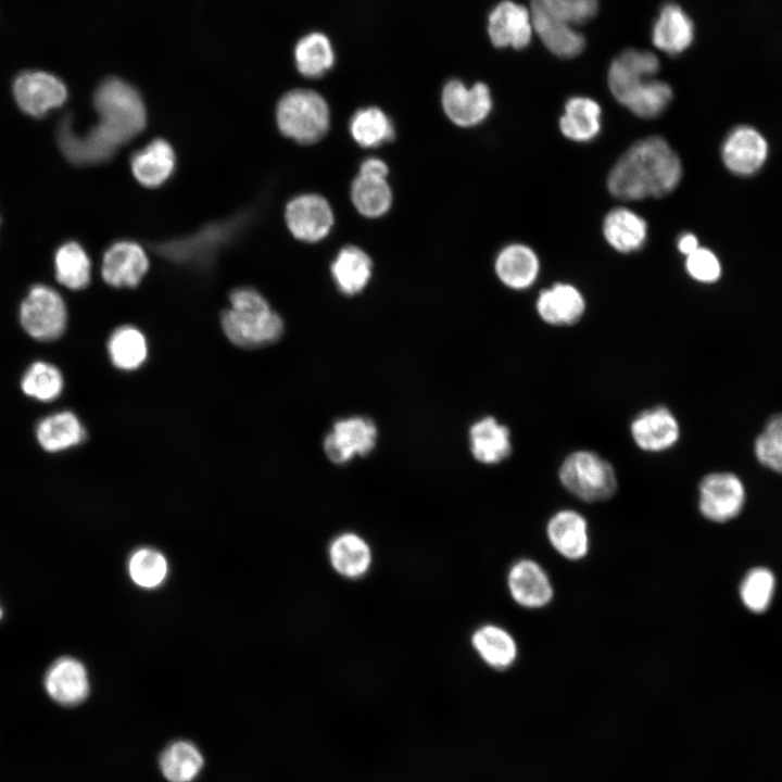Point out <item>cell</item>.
Returning <instances> with one entry per match:
<instances>
[{
    "label": "cell",
    "mask_w": 782,
    "mask_h": 782,
    "mask_svg": "<svg viewBox=\"0 0 782 782\" xmlns=\"http://www.w3.org/2000/svg\"><path fill=\"white\" fill-rule=\"evenodd\" d=\"M682 163L659 136L634 142L617 160L607 178L608 191L623 201L659 198L673 191L682 178Z\"/></svg>",
    "instance_id": "cell-1"
},
{
    "label": "cell",
    "mask_w": 782,
    "mask_h": 782,
    "mask_svg": "<svg viewBox=\"0 0 782 782\" xmlns=\"http://www.w3.org/2000/svg\"><path fill=\"white\" fill-rule=\"evenodd\" d=\"M97 124L118 147L146 125V109L135 88L118 78L104 80L96 90Z\"/></svg>",
    "instance_id": "cell-4"
},
{
    "label": "cell",
    "mask_w": 782,
    "mask_h": 782,
    "mask_svg": "<svg viewBox=\"0 0 782 782\" xmlns=\"http://www.w3.org/2000/svg\"><path fill=\"white\" fill-rule=\"evenodd\" d=\"M658 70L659 61L653 52L625 50L609 66V90L634 115L645 119L658 117L673 96L667 83L654 78Z\"/></svg>",
    "instance_id": "cell-2"
},
{
    "label": "cell",
    "mask_w": 782,
    "mask_h": 782,
    "mask_svg": "<svg viewBox=\"0 0 782 782\" xmlns=\"http://www.w3.org/2000/svg\"><path fill=\"white\" fill-rule=\"evenodd\" d=\"M677 247L680 253L688 256L699 248V242L694 234L686 232L679 237Z\"/></svg>",
    "instance_id": "cell-47"
},
{
    "label": "cell",
    "mask_w": 782,
    "mask_h": 782,
    "mask_svg": "<svg viewBox=\"0 0 782 782\" xmlns=\"http://www.w3.org/2000/svg\"><path fill=\"white\" fill-rule=\"evenodd\" d=\"M471 645L478 656L491 668L505 670L517 658V644L513 635L497 625H483L471 635Z\"/></svg>",
    "instance_id": "cell-31"
},
{
    "label": "cell",
    "mask_w": 782,
    "mask_h": 782,
    "mask_svg": "<svg viewBox=\"0 0 782 782\" xmlns=\"http://www.w3.org/2000/svg\"><path fill=\"white\" fill-rule=\"evenodd\" d=\"M48 695L61 705H76L89 692V681L84 665L72 657H61L52 663L45 674Z\"/></svg>",
    "instance_id": "cell-21"
},
{
    "label": "cell",
    "mask_w": 782,
    "mask_h": 782,
    "mask_svg": "<svg viewBox=\"0 0 782 782\" xmlns=\"http://www.w3.org/2000/svg\"><path fill=\"white\" fill-rule=\"evenodd\" d=\"M721 156L726 167L733 174L752 175L765 164L768 156V143L755 128L739 126L724 139Z\"/></svg>",
    "instance_id": "cell-15"
},
{
    "label": "cell",
    "mask_w": 782,
    "mask_h": 782,
    "mask_svg": "<svg viewBox=\"0 0 782 782\" xmlns=\"http://www.w3.org/2000/svg\"><path fill=\"white\" fill-rule=\"evenodd\" d=\"M753 452L765 468L782 475V413L771 415L755 438Z\"/></svg>",
    "instance_id": "cell-42"
},
{
    "label": "cell",
    "mask_w": 782,
    "mask_h": 782,
    "mask_svg": "<svg viewBox=\"0 0 782 782\" xmlns=\"http://www.w3.org/2000/svg\"><path fill=\"white\" fill-rule=\"evenodd\" d=\"M597 9V0H531L530 5V11L573 27L590 21Z\"/></svg>",
    "instance_id": "cell-41"
},
{
    "label": "cell",
    "mask_w": 782,
    "mask_h": 782,
    "mask_svg": "<svg viewBox=\"0 0 782 782\" xmlns=\"http://www.w3.org/2000/svg\"><path fill=\"white\" fill-rule=\"evenodd\" d=\"M54 267L56 280L68 289H84L90 281V260L76 242H66L58 249Z\"/></svg>",
    "instance_id": "cell-38"
},
{
    "label": "cell",
    "mask_w": 782,
    "mask_h": 782,
    "mask_svg": "<svg viewBox=\"0 0 782 782\" xmlns=\"http://www.w3.org/2000/svg\"><path fill=\"white\" fill-rule=\"evenodd\" d=\"M488 33L497 48H525L533 33L530 10L513 1H502L489 15Z\"/></svg>",
    "instance_id": "cell-17"
},
{
    "label": "cell",
    "mask_w": 782,
    "mask_h": 782,
    "mask_svg": "<svg viewBox=\"0 0 782 782\" xmlns=\"http://www.w3.org/2000/svg\"><path fill=\"white\" fill-rule=\"evenodd\" d=\"M276 117L286 137L304 144L320 140L330 126L328 103L319 93L308 89L287 92L278 102Z\"/></svg>",
    "instance_id": "cell-5"
},
{
    "label": "cell",
    "mask_w": 782,
    "mask_h": 782,
    "mask_svg": "<svg viewBox=\"0 0 782 782\" xmlns=\"http://www.w3.org/2000/svg\"><path fill=\"white\" fill-rule=\"evenodd\" d=\"M203 758L191 743L179 741L169 745L161 755L160 767L171 782H190L200 772Z\"/></svg>",
    "instance_id": "cell-39"
},
{
    "label": "cell",
    "mask_w": 782,
    "mask_h": 782,
    "mask_svg": "<svg viewBox=\"0 0 782 782\" xmlns=\"http://www.w3.org/2000/svg\"><path fill=\"white\" fill-rule=\"evenodd\" d=\"M507 588L512 598L526 608H541L553 598L551 580L537 562L522 558L512 565L507 573Z\"/></svg>",
    "instance_id": "cell-16"
},
{
    "label": "cell",
    "mask_w": 782,
    "mask_h": 782,
    "mask_svg": "<svg viewBox=\"0 0 782 782\" xmlns=\"http://www.w3.org/2000/svg\"><path fill=\"white\" fill-rule=\"evenodd\" d=\"M2 618V608L0 606V619Z\"/></svg>",
    "instance_id": "cell-48"
},
{
    "label": "cell",
    "mask_w": 782,
    "mask_h": 782,
    "mask_svg": "<svg viewBox=\"0 0 782 782\" xmlns=\"http://www.w3.org/2000/svg\"><path fill=\"white\" fill-rule=\"evenodd\" d=\"M38 444L49 453H56L79 445L86 439V430L79 418L70 411L50 414L40 419L35 430Z\"/></svg>",
    "instance_id": "cell-27"
},
{
    "label": "cell",
    "mask_w": 782,
    "mask_h": 782,
    "mask_svg": "<svg viewBox=\"0 0 782 782\" xmlns=\"http://www.w3.org/2000/svg\"><path fill=\"white\" fill-rule=\"evenodd\" d=\"M685 269L692 279L706 285L718 281L722 273L718 256L704 247L685 256Z\"/></svg>",
    "instance_id": "cell-45"
},
{
    "label": "cell",
    "mask_w": 782,
    "mask_h": 782,
    "mask_svg": "<svg viewBox=\"0 0 782 782\" xmlns=\"http://www.w3.org/2000/svg\"><path fill=\"white\" fill-rule=\"evenodd\" d=\"M332 279L345 295H354L365 289L373 274L368 254L355 245L342 248L330 265Z\"/></svg>",
    "instance_id": "cell-29"
},
{
    "label": "cell",
    "mask_w": 782,
    "mask_h": 782,
    "mask_svg": "<svg viewBox=\"0 0 782 782\" xmlns=\"http://www.w3.org/2000/svg\"><path fill=\"white\" fill-rule=\"evenodd\" d=\"M332 569L345 579L364 577L373 563V553L364 538L354 532H343L330 542L328 548Z\"/></svg>",
    "instance_id": "cell-24"
},
{
    "label": "cell",
    "mask_w": 782,
    "mask_h": 782,
    "mask_svg": "<svg viewBox=\"0 0 782 782\" xmlns=\"http://www.w3.org/2000/svg\"><path fill=\"white\" fill-rule=\"evenodd\" d=\"M148 267V257L140 245L119 241L106 250L101 274L104 281L112 287L133 288L140 282Z\"/></svg>",
    "instance_id": "cell-19"
},
{
    "label": "cell",
    "mask_w": 782,
    "mask_h": 782,
    "mask_svg": "<svg viewBox=\"0 0 782 782\" xmlns=\"http://www.w3.org/2000/svg\"><path fill=\"white\" fill-rule=\"evenodd\" d=\"M13 96L24 113L42 117L65 102L67 90L63 81L51 73L25 71L13 81Z\"/></svg>",
    "instance_id": "cell-10"
},
{
    "label": "cell",
    "mask_w": 782,
    "mask_h": 782,
    "mask_svg": "<svg viewBox=\"0 0 782 782\" xmlns=\"http://www.w3.org/2000/svg\"><path fill=\"white\" fill-rule=\"evenodd\" d=\"M128 569L136 584L150 589L163 582L167 573V563L160 552L144 547L131 555Z\"/></svg>",
    "instance_id": "cell-44"
},
{
    "label": "cell",
    "mask_w": 782,
    "mask_h": 782,
    "mask_svg": "<svg viewBox=\"0 0 782 782\" xmlns=\"http://www.w3.org/2000/svg\"><path fill=\"white\" fill-rule=\"evenodd\" d=\"M441 102L450 121L461 127L480 124L492 110L491 92L483 83L468 88L461 80L452 79L443 87Z\"/></svg>",
    "instance_id": "cell-11"
},
{
    "label": "cell",
    "mask_w": 782,
    "mask_h": 782,
    "mask_svg": "<svg viewBox=\"0 0 782 782\" xmlns=\"http://www.w3.org/2000/svg\"><path fill=\"white\" fill-rule=\"evenodd\" d=\"M18 318L29 337L48 342L59 339L65 331L67 310L59 292L45 285H35L21 303Z\"/></svg>",
    "instance_id": "cell-7"
},
{
    "label": "cell",
    "mask_w": 782,
    "mask_h": 782,
    "mask_svg": "<svg viewBox=\"0 0 782 782\" xmlns=\"http://www.w3.org/2000/svg\"><path fill=\"white\" fill-rule=\"evenodd\" d=\"M585 305L580 290L566 282H556L542 290L535 302L539 317L555 327L577 324L585 312Z\"/></svg>",
    "instance_id": "cell-20"
},
{
    "label": "cell",
    "mask_w": 782,
    "mask_h": 782,
    "mask_svg": "<svg viewBox=\"0 0 782 782\" xmlns=\"http://www.w3.org/2000/svg\"><path fill=\"white\" fill-rule=\"evenodd\" d=\"M533 31L555 55L571 59L580 54L585 46L583 35L576 27L551 20L530 11Z\"/></svg>",
    "instance_id": "cell-33"
},
{
    "label": "cell",
    "mask_w": 782,
    "mask_h": 782,
    "mask_svg": "<svg viewBox=\"0 0 782 782\" xmlns=\"http://www.w3.org/2000/svg\"><path fill=\"white\" fill-rule=\"evenodd\" d=\"M469 443L472 456L485 465L501 463L512 453L509 429L491 416L481 418L470 427Z\"/></svg>",
    "instance_id": "cell-26"
},
{
    "label": "cell",
    "mask_w": 782,
    "mask_h": 782,
    "mask_svg": "<svg viewBox=\"0 0 782 782\" xmlns=\"http://www.w3.org/2000/svg\"><path fill=\"white\" fill-rule=\"evenodd\" d=\"M358 173L387 178L389 168L382 160L378 157H368L361 164Z\"/></svg>",
    "instance_id": "cell-46"
},
{
    "label": "cell",
    "mask_w": 782,
    "mask_h": 782,
    "mask_svg": "<svg viewBox=\"0 0 782 782\" xmlns=\"http://www.w3.org/2000/svg\"><path fill=\"white\" fill-rule=\"evenodd\" d=\"M58 141L63 154L78 165L106 161L118 148L98 125L85 134L75 133L70 116L64 117L59 125Z\"/></svg>",
    "instance_id": "cell-14"
},
{
    "label": "cell",
    "mask_w": 782,
    "mask_h": 782,
    "mask_svg": "<svg viewBox=\"0 0 782 782\" xmlns=\"http://www.w3.org/2000/svg\"><path fill=\"white\" fill-rule=\"evenodd\" d=\"M175 155L172 147L155 139L131 159V171L137 180L147 187H157L173 173Z\"/></svg>",
    "instance_id": "cell-32"
},
{
    "label": "cell",
    "mask_w": 782,
    "mask_h": 782,
    "mask_svg": "<svg viewBox=\"0 0 782 782\" xmlns=\"http://www.w3.org/2000/svg\"><path fill=\"white\" fill-rule=\"evenodd\" d=\"M775 580L773 573L764 567L749 570L740 586L744 605L754 613L765 611L773 597Z\"/></svg>",
    "instance_id": "cell-43"
},
{
    "label": "cell",
    "mask_w": 782,
    "mask_h": 782,
    "mask_svg": "<svg viewBox=\"0 0 782 782\" xmlns=\"http://www.w3.org/2000/svg\"><path fill=\"white\" fill-rule=\"evenodd\" d=\"M601 105L589 97H572L559 118L560 133L569 140L586 142L594 139L602 125Z\"/></svg>",
    "instance_id": "cell-30"
},
{
    "label": "cell",
    "mask_w": 782,
    "mask_h": 782,
    "mask_svg": "<svg viewBox=\"0 0 782 782\" xmlns=\"http://www.w3.org/2000/svg\"><path fill=\"white\" fill-rule=\"evenodd\" d=\"M350 134L364 148H376L394 138L395 129L389 116L379 108L368 106L354 113Z\"/></svg>",
    "instance_id": "cell-36"
},
{
    "label": "cell",
    "mask_w": 782,
    "mask_h": 782,
    "mask_svg": "<svg viewBox=\"0 0 782 782\" xmlns=\"http://www.w3.org/2000/svg\"><path fill=\"white\" fill-rule=\"evenodd\" d=\"M351 200L365 217H380L392 203V191L384 177L360 174L351 185Z\"/></svg>",
    "instance_id": "cell-34"
},
{
    "label": "cell",
    "mask_w": 782,
    "mask_h": 782,
    "mask_svg": "<svg viewBox=\"0 0 782 782\" xmlns=\"http://www.w3.org/2000/svg\"><path fill=\"white\" fill-rule=\"evenodd\" d=\"M634 443L645 452H664L677 444L680 425L673 413L665 406L641 412L630 425Z\"/></svg>",
    "instance_id": "cell-13"
},
{
    "label": "cell",
    "mask_w": 782,
    "mask_h": 782,
    "mask_svg": "<svg viewBox=\"0 0 782 782\" xmlns=\"http://www.w3.org/2000/svg\"><path fill=\"white\" fill-rule=\"evenodd\" d=\"M377 428L371 419L352 416L337 420L324 439V451L335 464L343 465L355 456L370 453L377 442Z\"/></svg>",
    "instance_id": "cell-9"
},
{
    "label": "cell",
    "mask_w": 782,
    "mask_h": 782,
    "mask_svg": "<svg viewBox=\"0 0 782 782\" xmlns=\"http://www.w3.org/2000/svg\"><path fill=\"white\" fill-rule=\"evenodd\" d=\"M603 236L617 252H634L646 241L647 224L642 216L628 207H614L604 218Z\"/></svg>",
    "instance_id": "cell-25"
},
{
    "label": "cell",
    "mask_w": 782,
    "mask_h": 782,
    "mask_svg": "<svg viewBox=\"0 0 782 782\" xmlns=\"http://www.w3.org/2000/svg\"><path fill=\"white\" fill-rule=\"evenodd\" d=\"M546 534L554 550L569 560L582 559L589 552L586 519L573 509L556 512L547 522Z\"/></svg>",
    "instance_id": "cell-22"
},
{
    "label": "cell",
    "mask_w": 782,
    "mask_h": 782,
    "mask_svg": "<svg viewBox=\"0 0 782 782\" xmlns=\"http://www.w3.org/2000/svg\"><path fill=\"white\" fill-rule=\"evenodd\" d=\"M494 268L503 285L514 290H524L535 282L540 273V261L530 247L510 243L496 255Z\"/></svg>",
    "instance_id": "cell-23"
},
{
    "label": "cell",
    "mask_w": 782,
    "mask_h": 782,
    "mask_svg": "<svg viewBox=\"0 0 782 782\" xmlns=\"http://www.w3.org/2000/svg\"><path fill=\"white\" fill-rule=\"evenodd\" d=\"M64 387L61 370L51 363L37 361L29 365L21 379V389L29 398L40 402L58 399Z\"/></svg>",
    "instance_id": "cell-40"
},
{
    "label": "cell",
    "mask_w": 782,
    "mask_h": 782,
    "mask_svg": "<svg viewBox=\"0 0 782 782\" xmlns=\"http://www.w3.org/2000/svg\"><path fill=\"white\" fill-rule=\"evenodd\" d=\"M108 353L115 367L127 371L135 370L148 356L146 337L136 327L121 326L109 338Z\"/></svg>",
    "instance_id": "cell-35"
},
{
    "label": "cell",
    "mask_w": 782,
    "mask_h": 782,
    "mask_svg": "<svg viewBox=\"0 0 782 782\" xmlns=\"http://www.w3.org/2000/svg\"><path fill=\"white\" fill-rule=\"evenodd\" d=\"M229 300L230 307L222 314L220 324L224 333L235 345L261 348L280 338L283 321L256 290L236 289Z\"/></svg>",
    "instance_id": "cell-3"
},
{
    "label": "cell",
    "mask_w": 782,
    "mask_h": 782,
    "mask_svg": "<svg viewBox=\"0 0 782 782\" xmlns=\"http://www.w3.org/2000/svg\"><path fill=\"white\" fill-rule=\"evenodd\" d=\"M558 478L569 493L588 503L606 501L618 488L611 464L588 450L567 455L559 467Z\"/></svg>",
    "instance_id": "cell-6"
},
{
    "label": "cell",
    "mask_w": 782,
    "mask_h": 782,
    "mask_svg": "<svg viewBox=\"0 0 782 782\" xmlns=\"http://www.w3.org/2000/svg\"><path fill=\"white\" fill-rule=\"evenodd\" d=\"M745 501V485L731 471L709 472L698 484V509L710 521L726 522L735 518Z\"/></svg>",
    "instance_id": "cell-8"
},
{
    "label": "cell",
    "mask_w": 782,
    "mask_h": 782,
    "mask_svg": "<svg viewBox=\"0 0 782 782\" xmlns=\"http://www.w3.org/2000/svg\"><path fill=\"white\" fill-rule=\"evenodd\" d=\"M294 59L298 71L303 76L317 78L332 67L335 54L329 39L324 34L312 33L297 43Z\"/></svg>",
    "instance_id": "cell-37"
},
{
    "label": "cell",
    "mask_w": 782,
    "mask_h": 782,
    "mask_svg": "<svg viewBox=\"0 0 782 782\" xmlns=\"http://www.w3.org/2000/svg\"><path fill=\"white\" fill-rule=\"evenodd\" d=\"M239 226L235 220L211 225L191 237L160 244L157 251L176 262L205 261L230 240Z\"/></svg>",
    "instance_id": "cell-18"
},
{
    "label": "cell",
    "mask_w": 782,
    "mask_h": 782,
    "mask_svg": "<svg viewBox=\"0 0 782 782\" xmlns=\"http://www.w3.org/2000/svg\"><path fill=\"white\" fill-rule=\"evenodd\" d=\"M694 26L686 13L677 4H666L655 22L653 42L668 54H679L690 47Z\"/></svg>",
    "instance_id": "cell-28"
},
{
    "label": "cell",
    "mask_w": 782,
    "mask_h": 782,
    "mask_svg": "<svg viewBox=\"0 0 782 782\" xmlns=\"http://www.w3.org/2000/svg\"><path fill=\"white\" fill-rule=\"evenodd\" d=\"M286 220L291 234L305 242H317L330 232L333 212L321 195L305 193L293 198L286 207Z\"/></svg>",
    "instance_id": "cell-12"
}]
</instances>
